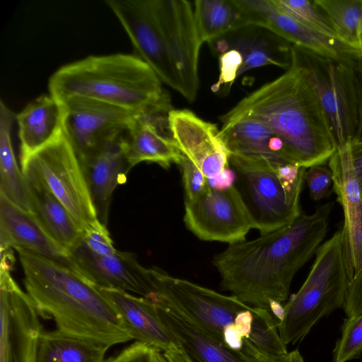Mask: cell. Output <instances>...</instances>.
<instances>
[{
	"instance_id": "1",
	"label": "cell",
	"mask_w": 362,
	"mask_h": 362,
	"mask_svg": "<svg viewBox=\"0 0 362 362\" xmlns=\"http://www.w3.org/2000/svg\"><path fill=\"white\" fill-rule=\"evenodd\" d=\"M334 203L257 238L229 245L212 263L221 286L243 302L270 312L279 320L296 274L314 256L328 232Z\"/></svg>"
},
{
	"instance_id": "2",
	"label": "cell",
	"mask_w": 362,
	"mask_h": 362,
	"mask_svg": "<svg viewBox=\"0 0 362 362\" xmlns=\"http://www.w3.org/2000/svg\"><path fill=\"white\" fill-rule=\"evenodd\" d=\"M252 119L269 127L284 144L290 164L308 168L324 165L337 148L328 118L302 71L290 66L220 117L222 124Z\"/></svg>"
},
{
	"instance_id": "3",
	"label": "cell",
	"mask_w": 362,
	"mask_h": 362,
	"mask_svg": "<svg viewBox=\"0 0 362 362\" xmlns=\"http://www.w3.org/2000/svg\"><path fill=\"white\" fill-rule=\"evenodd\" d=\"M26 293L40 315L66 334L109 347L132 339L120 315L100 289L52 259L16 247Z\"/></svg>"
},
{
	"instance_id": "4",
	"label": "cell",
	"mask_w": 362,
	"mask_h": 362,
	"mask_svg": "<svg viewBox=\"0 0 362 362\" xmlns=\"http://www.w3.org/2000/svg\"><path fill=\"white\" fill-rule=\"evenodd\" d=\"M153 293L218 338L226 346L279 360L288 353L278 322L268 310L251 306L152 267ZM150 298V299H151Z\"/></svg>"
},
{
	"instance_id": "5",
	"label": "cell",
	"mask_w": 362,
	"mask_h": 362,
	"mask_svg": "<svg viewBox=\"0 0 362 362\" xmlns=\"http://www.w3.org/2000/svg\"><path fill=\"white\" fill-rule=\"evenodd\" d=\"M49 92L60 102L85 99L139 113L168 94L155 71L134 54L88 56L58 69Z\"/></svg>"
},
{
	"instance_id": "6",
	"label": "cell",
	"mask_w": 362,
	"mask_h": 362,
	"mask_svg": "<svg viewBox=\"0 0 362 362\" xmlns=\"http://www.w3.org/2000/svg\"><path fill=\"white\" fill-rule=\"evenodd\" d=\"M229 165L253 228L261 235L289 226L302 214L306 168L235 156H229Z\"/></svg>"
},
{
	"instance_id": "7",
	"label": "cell",
	"mask_w": 362,
	"mask_h": 362,
	"mask_svg": "<svg viewBox=\"0 0 362 362\" xmlns=\"http://www.w3.org/2000/svg\"><path fill=\"white\" fill-rule=\"evenodd\" d=\"M349 284L339 229L318 248L303 284L283 306L277 325L282 342L303 339L322 317L343 307Z\"/></svg>"
},
{
	"instance_id": "8",
	"label": "cell",
	"mask_w": 362,
	"mask_h": 362,
	"mask_svg": "<svg viewBox=\"0 0 362 362\" xmlns=\"http://www.w3.org/2000/svg\"><path fill=\"white\" fill-rule=\"evenodd\" d=\"M356 62L334 60L291 45V65L300 69L310 83L337 144L351 141L358 133Z\"/></svg>"
},
{
	"instance_id": "9",
	"label": "cell",
	"mask_w": 362,
	"mask_h": 362,
	"mask_svg": "<svg viewBox=\"0 0 362 362\" xmlns=\"http://www.w3.org/2000/svg\"><path fill=\"white\" fill-rule=\"evenodd\" d=\"M64 204L82 230L98 220L81 163L64 131L21 163Z\"/></svg>"
},
{
	"instance_id": "10",
	"label": "cell",
	"mask_w": 362,
	"mask_h": 362,
	"mask_svg": "<svg viewBox=\"0 0 362 362\" xmlns=\"http://www.w3.org/2000/svg\"><path fill=\"white\" fill-rule=\"evenodd\" d=\"M151 1L180 86V94L192 103L199 87L198 63L203 44L196 25L194 6L186 0Z\"/></svg>"
},
{
	"instance_id": "11",
	"label": "cell",
	"mask_w": 362,
	"mask_h": 362,
	"mask_svg": "<svg viewBox=\"0 0 362 362\" xmlns=\"http://www.w3.org/2000/svg\"><path fill=\"white\" fill-rule=\"evenodd\" d=\"M63 131L81 164L98 156L131 127L137 113L85 99L63 103Z\"/></svg>"
},
{
	"instance_id": "12",
	"label": "cell",
	"mask_w": 362,
	"mask_h": 362,
	"mask_svg": "<svg viewBox=\"0 0 362 362\" xmlns=\"http://www.w3.org/2000/svg\"><path fill=\"white\" fill-rule=\"evenodd\" d=\"M184 222L199 239L229 245L245 240L252 223L235 185L211 186L196 199L185 202Z\"/></svg>"
},
{
	"instance_id": "13",
	"label": "cell",
	"mask_w": 362,
	"mask_h": 362,
	"mask_svg": "<svg viewBox=\"0 0 362 362\" xmlns=\"http://www.w3.org/2000/svg\"><path fill=\"white\" fill-rule=\"evenodd\" d=\"M0 362H37L43 327L35 303L0 269Z\"/></svg>"
},
{
	"instance_id": "14",
	"label": "cell",
	"mask_w": 362,
	"mask_h": 362,
	"mask_svg": "<svg viewBox=\"0 0 362 362\" xmlns=\"http://www.w3.org/2000/svg\"><path fill=\"white\" fill-rule=\"evenodd\" d=\"M175 346L163 353L168 362H277L269 357L226 346L218 338L163 299L151 300Z\"/></svg>"
},
{
	"instance_id": "15",
	"label": "cell",
	"mask_w": 362,
	"mask_h": 362,
	"mask_svg": "<svg viewBox=\"0 0 362 362\" xmlns=\"http://www.w3.org/2000/svg\"><path fill=\"white\" fill-rule=\"evenodd\" d=\"M105 3L129 36L134 54L155 71L161 82L180 93L151 0H106Z\"/></svg>"
},
{
	"instance_id": "16",
	"label": "cell",
	"mask_w": 362,
	"mask_h": 362,
	"mask_svg": "<svg viewBox=\"0 0 362 362\" xmlns=\"http://www.w3.org/2000/svg\"><path fill=\"white\" fill-rule=\"evenodd\" d=\"M249 25L264 28L291 45L323 57L355 64L362 55L339 39L317 33L279 9L272 0H238Z\"/></svg>"
},
{
	"instance_id": "17",
	"label": "cell",
	"mask_w": 362,
	"mask_h": 362,
	"mask_svg": "<svg viewBox=\"0 0 362 362\" xmlns=\"http://www.w3.org/2000/svg\"><path fill=\"white\" fill-rule=\"evenodd\" d=\"M328 165L333 174L337 201L343 211V250L351 282L362 269V194L353 163L351 141L337 144Z\"/></svg>"
},
{
	"instance_id": "18",
	"label": "cell",
	"mask_w": 362,
	"mask_h": 362,
	"mask_svg": "<svg viewBox=\"0 0 362 362\" xmlns=\"http://www.w3.org/2000/svg\"><path fill=\"white\" fill-rule=\"evenodd\" d=\"M73 269L98 288L132 292L149 298L153 293L151 268H145L133 253L116 251L98 255L81 241L69 251Z\"/></svg>"
},
{
	"instance_id": "19",
	"label": "cell",
	"mask_w": 362,
	"mask_h": 362,
	"mask_svg": "<svg viewBox=\"0 0 362 362\" xmlns=\"http://www.w3.org/2000/svg\"><path fill=\"white\" fill-rule=\"evenodd\" d=\"M170 132L182 155L213 180L230 166L229 153L219 129L188 110L172 109L168 115Z\"/></svg>"
},
{
	"instance_id": "20",
	"label": "cell",
	"mask_w": 362,
	"mask_h": 362,
	"mask_svg": "<svg viewBox=\"0 0 362 362\" xmlns=\"http://www.w3.org/2000/svg\"><path fill=\"white\" fill-rule=\"evenodd\" d=\"M171 107L165 97L158 103L139 112L125 134L126 157L131 168L144 161L163 168L180 164L182 153L173 140L168 115Z\"/></svg>"
},
{
	"instance_id": "21",
	"label": "cell",
	"mask_w": 362,
	"mask_h": 362,
	"mask_svg": "<svg viewBox=\"0 0 362 362\" xmlns=\"http://www.w3.org/2000/svg\"><path fill=\"white\" fill-rule=\"evenodd\" d=\"M0 247L1 250L25 249L73 269L69 252L44 229L33 214L1 194Z\"/></svg>"
},
{
	"instance_id": "22",
	"label": "cell",
	"mask_w": 362,
	"mask_h": 362,
	"mask_svg": "<svg viewBox=\"0 0 362 362\" xmlns=\"http://www.w3.org/2000/svg\"><path fill=\"white\" fill-rule=\"evenodd\" d=\"M215 49L221 54L238 51L243 59L238 76L244 72L266 65L288 69L291 45L267 29L247 25L217 39ZM211 43V44H212Z\"/></svg>"
},
{
	"instance_id": "23",
	"label": "cell",
	"mask_w": 362,
	"mask_h": 362,
	"mask_svg": "<svg viewBox=\"0 0 362 362\" xmlns=\"http://www.w3.org/2000/svg\"><path fill=\"white\" fill-rule=\"evenodd\" d=\"M98 288L115 307L132 339L163 352L175 346L156 304L151 300L120 290Z\"/></svg>"
},
{
	"instance_id": "24",
	"label": "cell",
	"mask_w": 362,
	"mask_h": 362,
	"mask_svg": "<svg viewBox=\"0 0 362 362\" xmlns=\"http://www.w3.org/2000/svg\"><path fill=\"white\" fill-rule=\"evenodd\" d=\"M126 132L110 142L98 156L81 164L97 218L106 226L112 193L125 182L132 168L126 157Z\"/></svg>"
},
{
	"instance_id": "25",
	"label": "cell",
	"mask_w": 362,
	"mask_h": 362,
	"mask_svg": "<svg viewBox=\"0 0 362 362\" xmlns=\"http://www.w3.org/2000/svg\"><path fill=\"white\" fill-rule=\"evenodd\" d=\"M64 104L42 94L16 115L20 139V162L53 141L63 132Z\"/></svg>"
},
{
	"instance_id": "26",
	"label": "cell",
	"mask_w": 362,
	"mask_h": 362,
	"mask_svg": "<svg viewBox=\"0 0 362 362\" xmlns=\"http://www.w3.org/2000/svg\"><path fill=\"white\" fill-rule=\"evenodd\" d=\"M219 134L229 156L290 164L284 159L281 139L261 122L246 118L237 119L222 124Z\"/></svg>"
},
{
	"instance_id": "27",
	"label": "cell",
	"mask_w": 362,
	"mask_h": 362,
	"mask_svg": "<svg viewBox=\"0 0 362 362\" xmlns=\"http://www.w3.org/2000/svg\"><path fill=\"white\" fill-rule=\"evenodd\" d=\"M27 181L30 212L67 251L81 240L83 230L64 204L33 173L23 171Z\"/></svg>"
},
{
	"instance_id": "28",
	"label": "cell",
	"mask_w": 362,
	"mask_h": 362,
	"mask_svg": "<svg viewBox=\"0 0 362 362\" xmlns=\"http://www.w3.org/2000/svg\"><path fill=\"white\" fill-rule=\"evenodd\" d=\"M13 113L0 101V194L20 208L30 211L26 178L17 164L11 142Z\"/></svg>"
},
{
	"instance_id": "29",
	"label": "cell",
	"mask_w": 362,
	"mask_h": 362,
	"mask_svg": "<svg viewBox=\"0 0 362 362\" xmlns=\"http://www.w3.org/2000/svg\"><path fill=\"white\" fill-rule=\"evenodd\" d=\"M194 13L202 43H212L228 33L249 25L238 0H197Z\"/></svg>"
},
{
	"instance_id": "30",
	"label": "cell",
	"mask_w": 362,
	"mask_h": 362,
	"mask_svg": "<svg viewBox=\"0 0 362 362\" xmlns=\"http://www.w3.org/2000/svg\"><path fill=\"white\" fill-rule=\"evenodd\" d=\"M107 345L72 337L56 329L42 332L37 362H104Z\"/></svg>"
},
{
	"instance_id": "31",
	"label": "cell",
	"mask_w": 362,
	"mask_h": 362,
	"mask_svg": "<svg viewBox=\"0 0 362 362\" xmlns=\"http://www.w3.org/2000/svg\"><path fill=\"white\" fill-rule=\"evenodd\" d=\"M331 23L337 38L361 55L362 0H314Z\"/></svg>"
},
{
	"instance_id": "32",
	"label": "cell",
	"mask_w": 362,
	"mask_h": 362,
	"mask_svg": "<svg viewBox=\"0 0 362 362\" xmlns=\"http://www.w3.org/2000/svg\"><path fill=\"white\" fill-rule=\"evenodd\" d=\"M272 1L279 9L308 28L327 37L338 39L329 19L313 1L272 0Z\"/></svg>"
},
{
	"instance_id": "33",
	"label": "cell",
	"mask_w": 362,
	"mask_h": 362,
	"mask_svg": "<svg viewBox=\"0 0 362 362\" xmlns=\"http://www.w3.org/2000/svg\"><path fill=\"white\" fill-rule=\"evenodd\" d=\"M362 352V313L347 317L341 336L334 349V362H346L358 358Z\"/></svg>"
},
{
	"instance_id": "34",
	"label": "cell",
	"mask_w": 362,
	"mask_h": 362,
	"mask_svg": "<svg viewBox=\"0 0 362 362\" xmlns=\"http://www.w3.org/2000/svg\"><path fill=\"white\" fill-rule=\"evenodd\" d=\"M305 181L314 201L325 199L334 191L333 174L329 167L320 165L306 168Z\"/></svg>"
},
{
	"instance_id": "35",
	"label": "cell",
	"mask_w": 362,
	"mask_h": 362,
	"mask_svg": "<svg viewBox=\"0 0 362 362\" xmlns=\"http://www.w3.org/2000/svg\"><path fill=\"white\" fill-rule=\"evenodd\" d=\"M180 166L185 189V202L201 196L210 186L208 179L199 168L183 155Z\"/></svg>"
},
{
	"instance_id": "36",
	"label": "cell",
	"mask_w": 362,
	"mask_h": 362,
	"mask_svg": "<svg viewBox=\"0 0 362 362\" xmlns=\"http://www.w3.org/2000/svg\"><path fill=\"white\" fill-rule=\"evenodd\" d=\"M81 242L90 251L98 255H108L117 251L107 226L99 221L83 229Z\"/></svg>"
},
{
	"instance_id": "37",
	"label": "cell",
	"mask_w": 362,
	"mask_h": 362,
	"mask_svg": "<svg viewBox=\"0 0 362 362\" xmlns=\"http://www.w3.org/2000/svg\"><path fill=\"white\" fill-rule=\"evenodd\" d=\"M160 350L136 341L104 362H160Z\"/></svg>"
},
{
	"instance_id": "38",
	"label": "cell",
	"mask_w": 362,
	"mask_h": 362,
	"mask_svg": "<svg viewBox=\"0 0 362 362\" xmlns=\"http://www.w3.org/2000/svg\"><path fill=\"white\" fill-rule=\"evenodd\" d=\"M220 76L218 81L211 89L217 91L222 84L230 86L238 77L243 59L240 54L235 49H229L220 56Z\"/></svg>"
},
{
	"instance_id": "39",
	"label": "cell",
	"mask_w": 362,
	"mask_h": 362,
	"mask_svg": "<svg viewBox=\"0 0 362 362\" xmlns=\"http://www.w3.org/2000/svg\"><path fill=\"white\" fill-rule=\"evenodd\" d=\"M343 307L347 317L362 313V269L351 281Z\"/></svg>"
},
{
	"instance_id": "40",
	"label": "cell",
	"mask_w": 362,
	"mask_h": 362,
	"mask_svg": "<svg viewBox=\"0 0 362 362\" xmlns=\"http://www.w3.org/2000/svg\"><path fill=\"white\" fill-rule=\"evenodd\" d=\"M358 101V129L356 136L352 141H362V57L355 66Z\"/></svg>"
},
{
	"instance_id": "41",
	"label": "cell",
	"mask_w": 362,
	"mask_h": 362,
	"mask_svg": "<svg viewBox=\"0 0 362 362\" xmlns=\"http://www.w3.org/2000/svg\"><path fill=\"white\" fill-rule=\"evenodd\" d=\"M351 150L362 194V141H351Z\"/></svg>"
},
{
	"instance_id": "42",
	"label": "cell",
	"mask_w": 362,
	"mask_h": 362,
	"mask_svg": "<svg viewBox=\"0 0 362 362\" xmlns=\"http://www.w3.org/2000/svg\"><path fill=\"white\" fill-rule=\"evenodd\" d=\"M277 362H305L300 352L296 349L281 357Z\"/></svg>"
},
{
	"instance_id": "43",
	"label": "cell",
	"mask_w": 362,
	"mask_h": 362,
	"mask_svg": "<svg viewBox=\"0 0 362 362\" xmlns=\"http://www.w3.org/2000/svg\"><path fill=\"white\" fill-rule=\"evenodd\" d=\"M159 358L160 362H168L161 352L160 353Z\"/></svg>"
},
{
	"instance_id": "44",
	"label": "cell",
	"mask_w": 362,
	"mask_h": 362,
	"mask_svg": "<svg viewBox=\"0 0 362 362\" xmlns=\"http://www.w3.org/2000/svg\"><path fill=\"white\" fill-rule=\"evenodd\" d=\"M361 54H362V43H361Z\"/></svg>"
},
{
	"instance_id": "45",
	"label": "cell",
	"mask_w": 362,
	"mask_h": 362,
	"mask_svg": "<svg viewBox=\"0 0 362 362\" xmlns=\"http://www.w3.org/2000/svg\"><path fill=\"white\" fill-rule=\"evenodd\" d=\"M160 356V355H159Z\"/></svg>"
}]
</instances>
